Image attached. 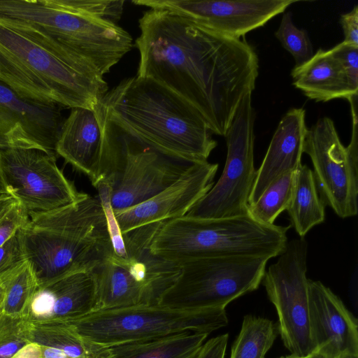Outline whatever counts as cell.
<instances>
[{"mask_svg": "<svg viewBox=\"0 0 358 358\" xmlns=\"http://www.w3.org/2000/svg\"><path fill=\"white\" fill-rule=\"evenodd\" d=\"M0 173L29 217L72 204L87 194L66 178L55 155L38 148L0 149Z\"/></svg>", "mask_w": 358, "mask_h": 358, "instance_id": "cell-14", "label": "cell"}, {"mask_svg": "<svg viewBox=\"0 0 358 358\" xmlns=\"http://www.w3.org/2000/svg\"><path fill=\"white\" fill-rule=\"evenodd\" d=\"M24 262L26 259L18 229L0 246V279L11 275Z\"/></svg>", "mask_w": 358, "mask_h": 358, "instance_id": "cell-32", "label": "cell"}, {"mask_svg": "<svg viewBox=\"0 0 358 358\" xmlns=\"http://www.w3.org/2000/svg\"><path fill=\"white\" fill-rule=\"evenodd\" d=\"M70 8L91 17L117 24L120 20L124 1L123 0H62Z\"/></svg>", "mask_w": 358, "mask_h": 358, "instance_id": "cell-31", "label": "cell"}, {"mask_svg": "<svg viewBox=\"0 0 358 358\" xmlns=\"http://www.w3.org/2000/svg\"><path fill=\"white\" fill-rule=\"evenodd\" d=\"M341 64L353 95L358 94V46L344 42L329 50Z\"/></svg>", "mask_w": 358, "mask_h": 358, "instance_id": "cell-33", "label": "cell"}, {"mask_svg": "<svg viewBox=\"0 0 358 358\" xmlns=\"http://www.w3.org/2000/svg\"><path fill=\"white\" fill-rule=\"evenodd\" d=\"M6 278L7 277L3 279H0V308L2 306L4 299Z\"/></svg>", "mask_w": 358, "mask_h": 358, "instance_id": "cell-39", "label": "cell"}, {"mask_svg": "<svg viewBox=\"0 0 358 358\" xmlns=\"http://www.w3.org/2000/svg\"><path fill=\"white\" fill-rule=\"evenodd\" d=\"M2 315H3V313H2L1 307L0 308V318L2 316Z\"/></svg>", "mask_w": 358, "mask_h": 358, "instance_id": "cell-43", "label": "cell"}, {"mask_svg": "<svg viewBox=\"0 0 358 358\" xmlns=\"http://www.w3.org/2000/svg\"><path fill=\"white\" fill-rule=\"evenodd\" d=\"M103 136L94 109L73 108L62 127L56 154L88 177L96 187L105 179Z\"/></svg>", "mask_w": 358, "mask_h": 358, "instance_id": "cell-20", "label": "cell"}, {"mask_svg": "<svg viewBox=\"0 0 358 358\" xmlns=\"http://www.w3.org/2000/svg\"><path fill=\"white\" fill-rule=\"evenodd\" d=\"M340 22L344 34L343 42L358 46V6L341 15Z\"/></svg>", "mask_w": 358, "mask_h": 358, "instance_id": "cell-36", "label": "cell"}, {"mask_svg": "<svg viewBox=\"0 0 358 358\" xmlns=\"http://www.w3.org/2000/svg\"><path fill=\"white\" fill-rule=\"evenodd\" d=\"M310 329L315 350L358 358V324L342 300L318 280L308 281Z\"/></svg>", "mask_w": 358, "mask_h": 358, "instance_id": "cell-18", "label": "cell"}, {"mask_svg": "<svg viewBox=\"0 0 358 358\" xmlns=\"http://www.w3.org/2000/svg\"><path fill=\"white\" fill-rule=\"evenodd\" d=\"M28 322L30 342L60 350L71 358H94L95 345L83 341L66 323Z\"/></svg>", "mask_w": 358, "mask_h": 358, "instance_id": "cell-25", "label": "cell"}, {"mask_svg": "<svg viewBox=\"0 0 358 358\" xmlns=\"http://www.w3.org/2000/svg\"><path fill=\"white\" fill-rule=\"evenodd\" d=\"M275 36L282 47L293 56L295 66L303 64L313 57V45L308 33L294 25L292 13L283 14Z\"/></svg>", "mask_w": 358, "mask_h": 358, "instance_id": "cell-29", "label": "cell"}, {"mask_svg": "<svg viewBox=\"0 0 358 358\" xmlns=\"http://www.w3.org/2000/svg\"><path fill=\"white\" fill-rule=\"evenodd\" d=\"M294 227L300 237L325 220V206L321 200L313 171L306 164L296 170L293 195L287 209Z\"/></svg>", "mask_w": 358, "mask_h": 358, "instance_id": "cell-24", "label": "cell"}, {"mask_svg": "<svg viewBox=\"0 0 358 358\" xmlns=\"http://www.w3.org/2000/svg\"><path fill=\"white\" fill-rule=\"evenodd\" d=\"M138 22L136 76L180 95L213 134L225 136L242 99L255 88L259 59L253 47L166 10L150 8Z\"/></svg>", "mask_w": 358, "mask_h": 358, "instance_id": "cell-1", "label": "cell"}, {"mask_svg": "<svg viewBox=\"0 0 358 358\" xmlns=\"http://www.w3.org/2000/svg\"><path fill=\"white\" fill-rule=\"evenodd\" d=\"M341 358H355V357H341Z\"/></svg>", "mask_w": 358, "mask_h": 358, "instance_id": "cell-44", "label": "cell"}, {"mask_svg": "<svg viewBox=\"0 0 358 358\" xmlns=\"http://www.w3.org/2000/svg\"><path fill=\"white\" fill-rule=\"evenodd\" d=\"M113 118L158 150L191 163L206 162L217 141L198 110L147 78L124 79L99 101Z\"/></svg>", "mask_w": 358, "mask_h": 358, "instance_id": "cell-4", "label": "cell"}, {"mask_svg": "<svg viewBox=\"0 0 358 358\" xmlns=\"http://www.w3.org/2000/svg\"><path fill=\"white\" fill-rule=\"evenodd\" d=\"M208 335L184 331L111 346L96 345L94 356L95 358H196Z\"/></svg>", "mask_w": 358, "mask_h": 358, "instance_id": "cell-23", "label": "cell"}, {"mask_svg": "<svg viewBox=\"0 0 358 358\" xmlns=\"http://www.w3.org/2000/svg\"><path fill=\"white\" fill-rule=\"evenodd\" d=\"M37 288V281L26 262L6 278L2 313L12 317H26Z\"/></svg>", "mask_w": 358, "mask_h": 358, "instance_id": "cell-28", "label": "cell"}, {"mask_svg": "<svg viewBox=\"0 0 358 358\" xmlns=\"http://www.w3.org/2000/svg\"><path fill=\"white\" fill-rule=\"evenodd\" d=\"M13 358H41V346L30 342L19 350Z\"/></svg>", "mask_w": 358, "mask_h": 358, "instance_id": "cell-37", "label": "cell"}, {"mask_svg": "<svg viewBox=\"0 0 358 358\" xmlns=\"http://www.w3.org/2000/svg\"><path fill=\"white\" fill-rule=\"evenodd\" d=\"M296 0H133L183 16L220 35L242 38L283 13Z\"/></svg>", "mask_w": 358, "mask_h": 358, "instance_id": "cell-15", "label": "cell"}, {"mask_svg": "<svg viewBox=\"0 0 358 358\" xmlns=\"http://www.w3.org/2000/svg\"><path fill=\"white\" fill-rule=\"evenodd\" d=\"M62 108L24 99L0 80V149L32 148L56 155Z\"/></svg>", "mask_w": 358, "mask_h": 358, "instance_id": "cell-16", "label": "cell"}, {"mask_svg": "<svg viewBox=\"0 0 358 358\" xmlns=\"http://www.w3.org/2000/svg\"><path fill=\"white\" fill-rule=\"evenodd\" d=\"M228 340L224 334L205 341L196 358H224Z\"/></svg>", "mask_w": 358, "mask_h": 358, "instance_id": "cell-35", "label": "cell"}, {"mask_svg": "<svg viewBox=\"0 0 358 358\" xmlns=\"http://www.w3.org/2000/svg\"><path fill=\"white\" fill-rule=\"evenodd\" d=\"M305 117L303 108H292L280 121L256 172L248 206L254 203L273 180L286 173L295 171L301 164L308 131Z\"/></svg>", "mask_w": 358, "mask_h": 358, "instance_id": "cell-21", "label": "cell"}, {"mask_svg": "<svg viewBox=\"0 0 358 358\" xmlns=\"http://www.w3.org/2000/svg\"><path fill=\"white\" fill-rule=\"evenodd\" d=\"M252 94L243 97L224 136L227 159L218 181L185 215L216 219L247 214L248 199L255 182L254 125Z\"/></svg>", "mask_w": 358, "mask_h": 358, "instance_id": "cell-12", "label": "cell"}, {"mask_svg": "<svg viewBox=\"0 0 358 358\" xmlns=\"http://www.w3.org/2000/svg\"><path fill=\"white\" fill-rule=\"evenodd\" d=\"M10 195L0 173V198Z\"/></svg>", "mask_w": 358, "mask_h": 358, "instance_id": "cell-41", "label": "cell"}, {"mask_svg": "<svg viewBox=\"0 0 358 358\" xmlns=\"http://www.w3.org/2000/svg\"><path fill=\"white\" fill-rule=\"evenodd\" d=\"M0 20L38 31L103 76L133 47L120 27L78 13L62 0H0Z\"/></svg>", "mask_w": 358, "mask_h": 358, "instance_id": "cell-7", "label": "cell"}, {"mask_svg": "<svg viewBox=\"0 0 358 358\" xmlns=\"http://www.w3.org/2000/svg\"><path fill=\"white\" fill-rule=\"evenodd\" d=\"M19 232L38 287L74 273L92 271L113 252L99 196L87 194L72 204L31 215Z\"/></svg>", "mask_w": 358, "mask_h": 358, "instance_id": "cell-3", "label": "cell"}, {"mask_svg": "<svg viewBox=\"0 0 358 358\" xmlns=\"http://www.w3.org/2000/svg\"><path fill=\"white\" fill-rule=\"evenodd\" d=\"M280 358H307V357H299V356H296V355H290L289 356H286V357H281Z\"/></svg>", "mask_w": 358, "mask_h": 358, "instance_id": "cell-42", "label": "cell"}, {"mask_svg": "<svg viewBox=\"0 0 358 358\" xmlns=\"http://www.w3.org/2000/svg\"><path fill=\"white\" fill-rule=\"evenodd\" d=\"M0 80L36 103L94 109L108 92L103 76L38 31L0 20Z\"/></svg>", "mask_w": 358, "mask_h": 358, "instance_id": "cell-2", "label": "cell"}, {"mask_svg": "<svg viewBox=\"0 0 358 358\" xmlns=\"http://www.w3.org/2000/svg\"><path fill=\"white\" fill-rule=\"evenodd\" d=\"M64 323L83 341L106 347L184 331L210 334L227 326L228 318L225 308L140 304L97 310Z\"/></svg>", "mask_w": 358, "mask_h": 358, "instance_id": "cell-9", "label": "cell"}, {"mask_svg": "<svg viewBox=\"0 0 358 358\" xmlns=\"http://www.w3.org/2000/svg\"><path fill=\"white\" fill-rule=\"evenodd\" d=\"M307 358H334L321 351L315 350L307 356Z\"/></svg>", "mask_w": 358, "mask_h": 358, "instance_id": "cell-40", "label": "cell"}, {"mask_svg": "<svg viewBox=\"0 0 358 358\" xmlns=\"http://www.w3.org/2000/svg\"><path fill=\"white\" fill-rule=\"evenodd\" d=\"M352 132L345 147L331 119L324 117L308 129L303 152L310 158L319 196L341 218L358 213L357 97L350 100Z\"/></svg>", "mask_w": 358, "mask_h": 358, "instance_id": "cell-11", "label": "cell"}, {"mask_svg": "<svg viewBox=\"0 0 358 358\" xmlns=\"http://www.w3.org/2000/svg\"><path fill=\"white\" fill-rule=\"evenodd\" d=\"M164 222L137 227L122 238L126 256L110 255L92 271L96 284L93 312L159 304L180 273L178 263L153 254L152 240Z\"/></svg>", "mask_w": 358, "mask_h": 358, "instance_id": "cell-8", "label": "cell"}, {"mask_svg": "<svg viewBox=\"0 0 358 358\" xmlns=\"http://www.w3.org/2000/svg\"><path fill=\"white\" fill-rule=\"evenodd\" d=\"M95 303L92 272H77L38 287L26 318L31 322H66L93 312Z\"/></svg>", "mask_w": 358, "mask_h": 358, "instance_id": "cell-19", "label": "cell"}, {"mask_svg": "<svg viewBox=\"0 0 358 358\" xmlns=\"http://www.w3.org/2000/svg\"><path fill=\"white\" fill-rule=\"evenodd\" d=\"M284 227L261 223L248 213L216 219L182 216L164 222L151 252L176 263L208 257L280 255L287 244Z\"/></svg>", "mask_w": 358, "mask_h": 358, "instance_id": "cell-5", "label": "cell"}, {"mask_svg": "<svg viewBox=\"0 0 358 358\" xmlns=\"http://www.w3.org/2000/svg\"><path fill=\"white\" fill-rule=\"evenodd\" d=\"M293 85L305 96L317 102L343 98L350 101L352 94L345 72L329 50L319 49L303 64L291 72Z\"/></svg>", "mask_w": 358, "mask_h": 358, "instance_id": "cell-22", "label": "cell"}, {"mask_svg": "<svg viewBox=\"0 0 358 358\" xmlns=\"http://www.w3.org/2000/svg\"><path fill=\"white\" fill-rule=\"evenodd\" d=\"M217 164H192L169 187L149 199L116 211L114 217L122 234L144 225L166 222L185 216L213 186Z\"/></svg>", "mask_w": 358, "mask_h": 358, "instance_id": "cell-17", "label": "cell"}, {"mask_svg": "<svg viewBox=\"0 0 358 358\" xmlns=\"http://www.w3.org/2000/svg\"><path fill=\"white\" fill-rule=\"evenodd\" d=\"M29 343L27 318L3 314L0 318V358H13Z\"/></svg>", "mask_w": 358, "mask_h": 358, "instance_id": "cell-30", "label": "cell"}, {"mask_svg": "<svg viewBox=\"0 0 358 358\" xmlns=\"http://www.w3.org/2000/svg\"><path fill=\"white\" fill-rule=\"evenodd\" d=\"M279 256L262 282L276 309L284 345L291 355L307 357L315 351L309 321L308 243L303 237L293 239Z\"/></svg>", "mask_w": 358, "mask_h": 358, "instance_id": "cell-13", "label": "cell"}, {"mask_svg": "<svg viewBox=\"0 0 358 358\" xmlns=\"http://www.w3.org/2000/svg\"><path fill=\"white\" fill-rule=\"evenodd\" d=\"M102 131V163L113 212L138 205L174 182L192 164L164 152L111 117L94 108Z\"/></svg>", "mask_w": 358, "mask_h": 358, "instance_id": "cell-6", "label": "cell"}, {"mask_svg": "<svg viewBox=\"0 0 358 358\" xmlns=\"http://www.w3.org/2000/svg\"><path fill=\"white\" fill-rule=\"evenodd\" d=\"M295 173L296 171L286 173L270 183L258 199L248 206L247 213L261 223L274 224L275 219L287 210L290 203Z\"/></svg>", "mask_w": 358, "mask_h": 358, "instance_id": "cell-27", "label": "cell"}, {"mask_svg": "<svg viewBox=\"0 0 358 358\" xmlns=\"http://www.w3.org/2000/svg\"><path fill=\"white\" fill-rule=\"evenodd\" d=\"M17 202L12 196H6L0 198V219L2 218Z\"/></svg>", "mask_w": 358, "mask_h": 358, "instance_id": "cell-38", "label": "cell"}, {"mask_svg": "<svg viewBox=\"0 0 358 358\" xmlns=\"http://www.w3.org/2000/svg\"><path fill=\"white\" fill-rule=\"evenodd\" d=\"M29 215L17 202L15 206L0 219V246L6 243L16 231L28 221Z\"/></svg>", "mask_w": 358, "mask_h": 358, "instance_id": "cell-34", "label": "cell"}, {"mask_svg": "<svg viewBox=\"0 0 358 358\" xmlns=\"http://www.w3.org/2000/svg\"><path fill=\"white\" fill-rule=\"evenodd\" d=\"M278 334L273 321L251 315L243 318L230 358H265Z\"/></svg>", "mask_w": 358, "mask_h": 358, "instance_id": "cell-26", "label": "cell"}, {"mask_svg": "<svg viewBox=\"0 0 358 358\" xmlns=\"http://www.w3.org/2000/svg\"><path fill=\"white\" fill-rule=\"evenodd\" d=\"M270 258L230 256L179 263L180 273L160 305L182 309L225 308L259 287Z\"/></svg>", "mask_w": 358, "mask_h": 358, "instance_id": "cell-10", "label": "cell"}]
</instances>
